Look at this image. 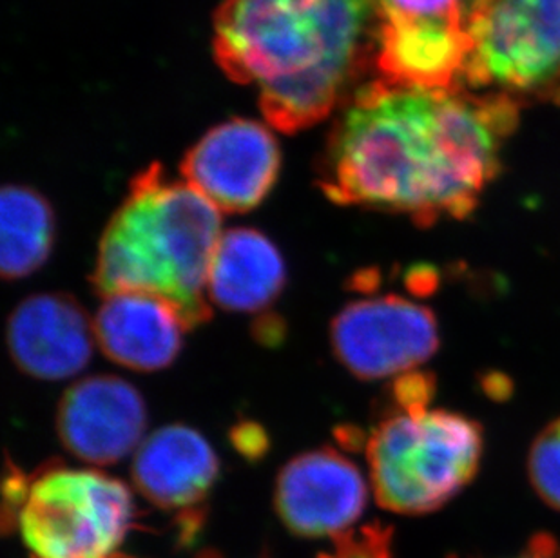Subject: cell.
<instances>
[{"mask_svg": "<svg viewBox=\"0 0 560 558\" xmlns=\"http://www.w3.org/2000/svg\"><path fill=\"white\" fill-rule=\"evenodd\" d=\"M517 124L504 93L421 90L377 80L334 131L319 187L338 206L399 212L418 225L465 220L498 174Z\"/></svg>", "mask_w": 560, "mask_h": 558, "instance_id": "cell-1", "label": "cell"}, {"mask_svg": "<svg viewBox=\"0 0 560 558\" xmlns=\"http://www.w3.org/2000/svg\"><path fill=\"white\" fill-rule=\"evenodd\" d=\"M377 0H222L214 55L258 93L270 126L298 132L327 118L354 79Z\"/></svg>", "mask_w": 560, "mask_h": 558, "instance_id": "cell-2", "label": "cell"}, {"mask_svg": "<svg viewBox=\"0 0 560 558\" xmlns=\"http://www.w3.org/2000/svg\"><path fill=\"white\" fill-rule=\"evenodd\" d=\"M222 211L162 165L138 174L102 234L98 294L145 292L175 306L189 328L211 317L207 278L222 237Z\"/></svg>", "mask_w": 560, "mask_h": 558, "instance_id": "cell-3", "label": "cell"}, {"mask_svg": "<svg viewBox=\"0 0 560 558\" xmlns=\"http://www.w3.org/2000/svg\"><path fill=\"white\" fill-rule=\"evenodd\" d=\"M366 441L375 499L401 515L443 508L470 485L481 464L482 430L430 400L396 403Z\"/></svg>", "mask_w": 560, "mask_h": 558, "instance_id": "cell-4", "label": "cell"}, {"mask_svg": "<svg viewBox=\"0 0 560 558\" xmlns=\"http://www.w3.org/2000/svg\"><path fill=\"white\" fill-rule=\"evenodd\" d=\"M135 522L122 480L98 469L46 466L4 483V526H15L33 558H115Z\"/></svg>", "mask_w": 560, "mask_h": 558, "instance_id": "cell-5", "label": "cell"}, {"mask_svg": "<svg viewBox=\"0 0 560 558\" xmlns=\"http://www.w3.org/2000/svg\"><path fill=\"white\" fill-rule=\"evenodd\" d=\"M477 0H377L375 58L383 80L459 90L474 54Z\"/></svg>", "mask_w": 560, "mask_h": 558, "instance_id": "cell-6", "label": "cell"}, {"mask_svg": "<svg viewBox=\"0 0 560 558\" xmlns=\"http://www.w3.org/2000/svg\"><path fill=\"white\" fill-rule=\"evenodd\" d=\"M474 88L539 91L560 82V0H477Z\"/></svg>", "mask_w": 560, "mask_h": 558, "instance_id": "cell-7", "label": "cell"}, {"mask_svg": "<svg viewBox=\"0 0 560 558\" xmlns=\"http://www.w3.org/2000/svg\"><path fill=\"white\" fill-rule=\"evenodd\" d=\"M330 339L339 363L355 377H401L438 352V319L416 301L377 295L345 306L334 317Z\"/></svg>", "mask_w": 560, "mask_h": 558, "instance_id": "cell-8", "label": "cell"}, {"mask_svg": "<svg viewBox=\"0 0 560 558\" xmlns=\"http://www.w3.org/2000/svg\"><path fill=\"white\" fill-rule=\"evenodd\" d=\"M280 146L258 121H223L212 127L182 162V176L222 212L253 211L280 174Z\"/></svg>", "mask_w": 560, "mask_h": 558, "instance_id": "cell-9", "label": "cell"}, {"mask_svg": "<svg viewBox=\"0 0 560 558\" xmlns=\"http://www.w3.org/2000/svg\"><path fill=\"white\" fill-rule=\"evenodd\" d=\"M369 485L360 468L332 447L302 453L276 480V511L300 537H338L363 515Z\"/></svg>", "mask_w": 560, "mask_h": 558, "instance_id": "cell-10", "label": "cell"}, {"mask_svg": "<svg viewBox=\"0 0 560 558\" xmlns=\"http://www.w3.org/2000/svg\"><path fill=\"white\" fill-rule=\"evenodd\" d=\"M148 427V408L135 386L117 375H93L71 386L59 405L57 430L63 447L85 463H120L137 453Z\"/></svg>", "mask_w": 560, "mask_h": 558, "instance_id": "cell-11", "label": "cell"}, {"mask_svg": "<svg viewBox=\"0 0 560 558\" xmlns=\"http://www.w3.org/2000/svg\"><path fill=\"white\" fill-rule=\"evenodd\" d=\"M16 367L35 380L80 374L95 348V328L73 295L35 294L11 312L5 328Z\"/></svg>", "mask_w": 560, "mask_h": 558, "instance_id": "cell-12", "label": "cell"}, {"mask_svg": "<svg viewBox=\"0 0 560 558\" xmlns=\"http://www.w3.org/2000/svg\"><path fill=\"white\" fill-rule=\"evenodd\" d=\"M93 328L96 345L113 363L137 372H156L178 358L189 325L162 298L118 292L104 298Z\"/></svg>", "mask_w": 560, "mask_h": 558, "instance_id": "cell-13", "label": "cell"}, {"mask_svg": "<svg viewBox=\"0 0 560 558\" xmlns=\"http://www.w3.org/2000/svg\"><path fill=\"white\" fill-rule=\"evenodd\" d=\"M220 463L201 433L182 425L143 439L132 458V483L162 510L195 513L217 483Z\"/></svg>", "mask_w": 560, "mask_h": 558, "instance_id": "cell-14", "label": "cell"}, {"mask_svg": "<svg viewBox=\"0 0 560 558\" xmlns=\"http://www.w3.org/2000/svg\"><path fill=\"white\" fill-rule=\"evenodd\" d=\"M285 261L269 237L254 229L225 231L212 256L207 298L229 312L269 309L285 287Z\"/></svg>", "mask_w": 560, "mask_h": 558, "instance_id": "cell-15", "label": "cell"}, {"mask_svg": "<svg viewBox=\"0 0 560 558\" xmlns=\"http://www.w3.org/2000/svg\"><path fill=\"white\" fill-rule=\"evenodd\" d=\"M55 240L54 209L37 190L5 185L0 195V270L21 279L40 269Z\"/></svg>", "mask_w": 560, "mask_h": 558, "instance_id": "cell-16", "label": "cell"}, {"mask_svg": "<svg viewBox=\"0 0 560 558\" xmlns=\"http://www.w3.org/2000/svg\"><path fill=\"white\" fill-rule=\"evenodd\" d=\"M529 483L546 504L560 511V417L529 447Z\"/></svg>", "mask_w": 560, "mask_h": 558, "instance_id": "cell-17", "label": "cell"}, {"mask_svg": "<svg viewBox=\"0 0 560 558\" xmlns=\"http://www.w3.org/2000/svg\"><path fill=\"white\" fill-rule=\"evenodd\" d=\"M317 558H394L392 530L372 522L360 530H350L334 537L332 549Z\"/></svg>", "mask_w": 560, "mask_h": 558, "instance_id": "cell-18", "label": "cell"}, {"mask_svg": "<svg viewBox=\"0 0 560 558\" xmlns=\"http://www.w3.org/2000/svg\"><path fill=\"white\" fill-rule=\"evenodd\" d=\"M234 443L242 450L245 455H259L264 452V444L267 439L264 438V430H259L256 425H245L240 428L238 432L234 433Z\"/></svg>", "mask_w": 560, "mask_h": 558, "instance_id": "cell-19", "label": "cell"}, {"mask_svg": "<svg viewBox=\"0 0 560 558\" xmlns=\"http://www.w3.org/2000/svg\"><path fill=\"white\" fill-rule=\"evenodd\" d=\"M513 558H560V544L550 535H537L523 554Z\"/></svg>", "mask_w": 560, "mask_h": 558, "instance_id": "cell-20", "label": "cell"}, {"mask_svg": "<svg viewBox=\"0 0 560 558\" xmlns=\"http://www.w3.org/2000/svg\"><path fill=\"white\" fill-rule=\"evenodd\" d=\"M115 558H118V557H115Z\"/></svg>", "mask_w": 560, "mask_h": 558, "instance_id": "cell-21", "label": "cell"}]
</instances>
